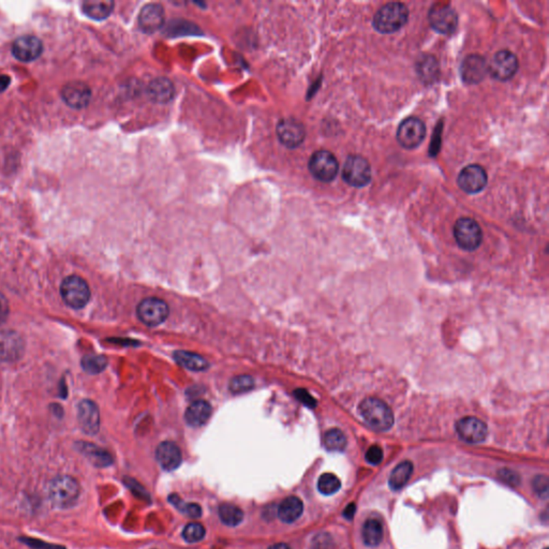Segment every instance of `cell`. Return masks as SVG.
Here are the masks:
<instances>
[{
  "instance_id": "6da1fadb",
  "label": "cell",
  "mask_w": 549,
  "mask_h": 549,
  "mask_svg": "<svg viewBox=\"0 0 549 549\" xmlns=\"http://www.w3.org/2000/svg\"><path fill=\"white\" fill-rule=\"evenodd\" d=\"M359 414L371 429L386 431L394 425V414L389 406L378 398L369 397L359 404Z\"/></svg>"
},
{
  "instance_id": "7a4b0ae2",
  "label": "cell",
  "mask_w": 549,
  "mask_h": 549,
  "mask_svg": "<svg viewBox=\"0 0 549 549\" xmlns=\"http://www.w3.org/2000/svg\"><path fill=\"white\" fill-rule=\"evenodd\" d=\"M80 493V484L69 476H56L48 486V497L57 508H71L78 501Z\"/></svg>"
},
{
  "instance_id": "3957f363",
  "label": "cell",
  "mask_w": 549,
  "mask_h": 549,
  "mask_svg": "<svg viewBox=\"0 0 549 549\" xmlns=\"http://www.w3.org/2000/svg\"><path fill=\"white\" fill-rule=\"evenodd\" d=\"M408 18L409 11L404 4H387L374 16V26L382 34L395 33L406 25Z\"/></svg>"
},
{
  "instance_id": "277c9868",
  "label": "cell",
  "mask_w": 549,
  "mask_h": 549,
  "mask_svg": "<svg viewBox=\"0 0 549 549\" xmlns=\"http://www.w3.org/2000/svg\"><path fill=\"white\" fill-rule=\"evenodd\" d=\"M61 294L63 302L74 309L85 307L91 299L88 284L78 276H69L63 279Z\"/></svg>"
},
{
  "instance_id": "5b68a950",
  "label": "cell",
  "mask_w": 549,
  "mask_h": 549,
  "mask_svg": "<svg viewBox=\"0 0 549 549\" xmlns=\"http://www.w3.org/2000/svg\"><path fill=\"white\" fill-rule=\"evenodd\" d=\"M454 236L457 245L467 251L478 249L483 240L480 225L471 218H461L457 220L454 227Z\"/></svg>"
},
{
  "instance_id": "8992f818",
  "label": "cell",
  "mask_w": 549,
  "mask_h": 549,
  "mask_svg": "<svg viewBox=\"0 0 549 549\" xmlns=\"http://www.w3.org/2000/svg\"><path fill=\"white\" fill-rule=\"evenodd\" d=\"M169 312L168 304L156 297L143 299L136 308V314L139 320L150 327L163 324L169 317Z\"/></svg>"
},
{
  "instance_id": "52a82bcc",
  "label": "cell",
  "mask_w": 549,
  "mask_h": 549,
  "mask_svg": "<svg viewBox=\"0 0 549 549\" xmlns=\"http://www.w3.org/2000/svg\"><path fill=\"white\" fill-rule=\"evenodd\" d=\"M308 168L316 180L322 183H329L337 176L339 165L332 153L327 150H319L312 155Z\"/></svg>"
},
{
  "instance_id": "ba28073f",
  "label": "cell",
  "mask_w": 549,
  "mask_h": 549,
  "mask_svg": "<svg viewBox=\"0 0 549 549\" xmlns=\"http://www.w3.org/2000/svg\"><path fill=\"white\" fill-rule=\"evenodd\" d=\"M342 178L350 186L357 188L366 186L371 180L369 163L361 156L349 157L342 169Z\"/></svg>"
},
{
  "instance_id": "9c48e42d",
  "label": "cell",
  "mask_w": 549,
  "mask_h": 549,
  "mask_svg": "<svg viewBox=\"0 0 549 549\" xmlns=\"http://www.w3.org/2000/svg\"><path fill=\"white\" fill-rule=\"evenodd\" d=\"M426 127L421 119L416 117L404 119L397 131V140L402 148H416L424 141Z\"/></svg>"
},
{
  "instance_id": "30bf717a",
  "label": "cell",
  "mask_w": 549,
  "mask_h": 549,
  "mask_svg": "<svg viewBox=\"0 0 549 549\" xmlns=\"http://www.w3.org/2000/svg\"><path fill=\"white\" fill-rule=\"evenodd\" d=\"M277 136L280 143L288 148H297L303 144L306 130L301 121L294 118H284L278 123Z\"/></svg>"
},
{
  "instance_id": "8fae6325",
  "label": "cell",
  "mask_w": 549,
  "mask_h": 549,
  "mask_svg": "<svg viewBox=\"0 0 549 549\" xmlns=\"http://www.w3.org/2000/svg\"><path fill=\"white\" fill-rule=\"evenodd\" d=\"M457 435L467 443H482L488 436V429L483 421L473 416L461 419L456 423Z\"/></svg>"
},
{
  "instance_id": "7c38bea8",
  "label": "cell",
  "mask_w": 549,
  "mask_h": 549,
  "mask_svg": "<svg viewBox=\"0 0 549 549\" xmlns=\"http://www.w3.org/2000/svg\"><path fill=\"white\" fill-rule=\"evenodd\" d=\"M429 20L431 27L443 35H451L454 33L458 23L455 10L446 5H437L431 8Z\"/></svg>"
},
{
  "instance_id": "4fadbf2b",
  "label": "cell",
  "mask_w": 549,
  "mask_h": 549,
  "mask_svg": "<svg viewBox=\"0 0 549 549\" xmlns=\"http://www.w3.org/2000/svg\"><path fill=\"white\" fill-rule=\"evenodd\" d=\"M518 68L516 56L510 51H500L493 56L488 71L493 78L499 81H508L514 76Z\"/></svg>"
},
{
  "instance_id": "5bb4252c",
  "label": "cell",
  "mask_w": 549,
  "mask_h": 549,
  "mask_svg": "<svg viewBox=\"0 0 549 549\" xmlns=\"http://www.w3.org/2000/svg\"><path fill=\"white\" fill-rule=\"evenodd\" d=\"M458 185L465 193H480L487 185L486 171L478 165H468L459 174Z\"/></svg>"
},
{
  "instance_id": "9a60e30c",
  "label": "cell",
  "mask_w": 549,
  "mask_h": 549,
  "mask_svg": "<svg viewBox=\"0 0 549 549\" xmlns=\"http://www.w3.org/2000/svg\"><path fill=\"white\" fill-rule=\"evenodd\" d=\"M43 44L41 40L34 36H24L19 38L12 46V53L19 61L29 63L41 56Z\"/></svg>"
},
{
  "instance_id": "2e32d148",
  "label": "cell",
  "mask_w": 549,
  "mask_h": 549,
  "mask_svg": "<svg viewBox=\"0 0 549 549\" xmlns=\"http://www.w3.org/2000/svg\"><path fill=\"white\" fill-rule=\"evenodd\" d=\"M138 21L144 33H156L165 24V9L159 4H148L142 8Z\"/></svg>"
},
{
  "instance_id": "e0dca14e",
  "label": "cell",
  "mask_w": 549,
  "mask_h": 549,
  "mask_svg": "<svg viewBox=\"0 0 549 549\" xmlns=\"http://www.w3.org/2000/svg\"><path fill=\"white\" fill-rule=\"evenodd\" d=\"M63 101L73 108H83L88 106L91 99V91L82 82H71L61 91Z\"/></svg>"
},
{
  "instance_id": "ac0fdd59",
  "label": "cell",
  "mask_w": 549,
  "mask_h": 549,
  "mask_svg": "<svg viewBox=\"0 0 549 549\" xmlns=\"http://www.w3.org/2000/svg\"><path fill=\"white\" fill-rule=\"evenodd\" d=\"M78 419L81 429L88 435H96L99 431V409L95 402L91 401V400H84V401L81 402L78 404Z\"/></svg>"
},
{
  "instance_id": "d6986e66",
  "label": "cell",
  "mask_w": 549,
  "mask_h": 549,
  "mask_svg": "<svg viewBox=\"0 0 549 549\" xmlns=\"http://www.w3.org/2000/svg\"><path fill=\"white\" fill-rule=\"evenodd\" d=\"M24 350L22 338L11 331L0 333V361H16Z\"/></svg>"
},
{
  "instance_id": "ffe728a7",
  "label": "cell",
  "mask_w": 549,
  "mask_h": 549,
  "mask_svg": "<svg viewBox=\"0 0 549 549\" xmlns=\"http://www.w3.org/2000/svg\"><path fill=\"white\" fill-rule=\"evenodd\" d=\"M461 76L468 84L480 83L488 71L486 61L478 55H470L461 65Z\"/></svg>"
},
{
  "instance_id": "44dd1931",
  "label": "cell",
  "mask_w": 549,
  "mask_h": 549,
  "mask_svg": "<svg viewBox=\"0 0 549 549\" xmlns=\"http://www.w3.org/2000/svg\"><path fill=\"white\" fill-rule=\"evenodd\" d=\"M156 459L161 468L165 471H174L182 463V452L173 442H163L157 448Z\"/></svg>"
},
{
  "instance_id": "7402d4cb",
  "label": "cell",
  "mask_w": 549,
  "mask_h": 549,
  "mask_svg": "<svg viewBox=\"0 0 549 549\" xmlns=\"http://www.w3.org/2000/svg\"><path fill=\"white\" fill-rule=\"evenodd\" d=\"M148 96L156 103H168L175 96V87L169 78H156L148 84Z\"/></svg>"
},
{
  "instance_id": "603a6c76",
  "label": "cell",
  "mask_w": 549,
  "mask_h": 549,
  "mask_svg": "<svg viewBox=\"0 0 549 549\" xmlns=\"http://www.w3.org/2000/svg\"><path fill=\"white\" fill-rule=\"evenodd\" d=\"M210 414H212L210 404L205 400H197L187 409L185 419L190 426L200 427L207 423Z\"/></svg>"
},
{
  "instance_id": "cb8c5ba5",
  "label": "cell",
  "mask_w": 549,
  "mask_h": 549,
  "mask_svg": "<svg viewBox=\"0 0 549 549\" xmlns=\"http://www.w3.org/2000/svg\"><path fill=\"white\" fill-rule=\"evenodd\" d=\"M114 3L110 0H87L83 3V12L91 20L102 21L112 14Z\"/></svg>"
},
{
  "instance_id": "d4e9b609",
  "label": "cell",
  "mask_w": 549,
  "mask_h": 549,
  "mask_svg": "<svg viewBox=\"0 0 549 549\" xmlns=\"http://www.w3.org/2000/svg\"><path fill=\"white\" fill-rule=\"evenodd\" d=\"M304 504L299 498L289 497L280 503L278 516L284 523H292L302 516Z\"/></svg>"
},
{
  "instance_id": "484cf974",
  "label": "cell",
  "mask_w": 549,
  "mask_h": 549,
  "mask_svg": "<svg viewBox=\"0 0 549 549\" xmlns=\"http://www.w3.org/2000/svg\"><path fill=\"white\" fill-rule=\"evenodd\" d=\"M174 359L183 367L193 371H203L210 367V364L201 355L187 351H178L174 353Z\"/></svg>"
},
{
  "instance_id": "4316f807",
  "label": "cell",
  "mask_w": 549,
  "mask_h": 549,
  "mask_svg": "<svg viewBox=\"0 0 549 549\" xmlns=\"http://www.w3.org/2000/svg\"><path fill=\"white\" fill-rule=\"evenodd\" d=\"M412 471H414V465L410 461L399 463L389 476V487L393 491H399L410 480Z\"/></svg>"
},
{
  "instance_id": "83f0119b",
  "label": "cell",
  "mask_w": 549,
  "mask_h": 549,
  "mask_svg": "<svg viewBox=\"0 0 549 549\" xmlns=\"http://www.w3.org/2000/svg\"><path fill=\"white\" fill-rule=\"evenodd\" d=\"M383 538V527L376 519H369L363 527V540L368 546H378Z\"/></svg>"
},
{
  "instance_id": "f1b7e54d",
  "label": "cell",
  "mask_w": 549,
  "mask_h": 549,
  "mask_svg": "<svg viewBox=\"0 0 549 549\" xmlns=\"http://www.w3.org/2000/svg\"><path fill=\"white\" fill-rule=\"evenodd\" d=\"M324 446L329 452H342L347 446L346 436L340 429H329L324 435Z\"/></svg>"
},
{
  "instance_id": "f546056e",
  "label": "cell",
  "mask_w": 549,
  "mask_h": 549,
  "mask_svg": "<svg viewBox=\"0 0 549 549\" xmlns=\"http://www.w3.org/2000/svg\"><path fill=\"white\" fill-rule=\"evenodd\" d=\"M219 517L225 525L234 527L242 523L244 519V513L233 504H222L219 508Z\"/></svg>"
},
{
  "instance_id": "4dcf8cb0",
  "label": "cell",
  "mask_w": 549,
  "mask_h": 549,
  "mask_svg": "<svg viewBox=\"0 0 549 549\" xmlns=\"http://www.w3.org/2000/svg\"><path fill=\"white\" fill-rule=\"evenodd\" d=\"M82 451L85 456L88 457L89 461L98 467H106V466L112 463V457L110 456V454L106 451L97 448V446L84 443L82 446Z\"/></svg>"
},
{
  "instance_id": "1f68e13d",
  "label": "cell",
  "mask_w": 549,
  "mask_h": 549,
  "mask_svg": "<svg viewBox=\"0 0 549 549\" xmlns=\"http://www.w3.org/2000/svg\"><path fill=\"white\" fill-rule=\"evenodd\" d=\"M342 487L339 478L333 473H324L318 481V489L322 495L331 496L337 493Z\"/></svg>"
},
{
  "instance_id": "d6a6232c",
  "label": "cell",
  "mask_w": 549,
  "mask_h": 549,
  "mask_svg": "<svg viewBox=\"0 0 549 549\" xmlns=\"http://www.w3.org/2000/svg\"><path fill=\"white\" fill-rule=\"evenodd\" d=\"M108 366V359L103 355H86L82 359V367L91 374H98L103 371Z\"/></svg>"
},
{
  "instance_id": "836d02e7",
  "label": "cell",
  "mask_w": 549,
  "mask_h": 549,
  "mask_svg": "<svg viewBox=\"0 0 549 549\" xmlns=\"http://www.w3.org/2000/svg\"><path fill=\"white\" fill-rule=\"evenodd\" d=\"M170 502L175 506L180 512L186 514L187 516L191 517V518H199L202 515V508L200 506L195 503H187V502L183 501L178 496L171 495L169 497Z\"/></svg>"
},
{
  "instance_id": "e575fe53",
  "label": "cell",
  "mask_w": 549,
  "mask_h": 549,
  "mask_svg": "<svg viewBox=\"0 0 549 549\" xmlns=\"http://www.w3.org/2000/svg\"><path fill=\"white\" fill-rule=\"evenodd\" d=\"M255 386V380L252 376H234L230 382V391L233 394H244L246 391H251Z\"/></svg>"
},
{
  "instance_id": "d590c367",
  "label": "cell",
  "mask_w": 549,
  "mask_h": 549,
  "mask_svg": "<svg viewBox=\"0 0 549 549\" xmlns=\"http://www.w3.org/2000/svg\"><path fill=\"white\" fill-rule=\"evenodd\" d=\"M205 536V528L199 523H190L185 527L183 538L188 543H197Z\"/></svg>"
},
{
  "instance_id": "8d00e7d4",
  "label": "cell",
  "mask_w": 549,
  "mask_h": 549,
  "mask_svg": "<svg viewBox=\"0 0 549 549\" xmlns=\"http://www.w3.org/2000/svg\"><path fill=\"white\" fill-rule=\"evenodd\" d=\"M419 71H420L421 76L427 80L433 78L435 74L437 73V63L436 59L427 57L426 59H423L420 63V67H419Z\"/></svg>"
},
{
  "instance_id": "74e56055",
  "label": "cell",
  "mask_w": 549,
  "mask_h": 549,
  "mask_svg": "<svg viewBox=\"0 0 549 549\" xmlns=\"http://www.w3.org/2000/svg\"><path fill=\"white\" fill-rule=\"evenodd\" d=\"M533 488L535 493L543 499L548 497V478L547 476H538L533 480Z\"/></svg>"
},
{
  "instance_id": "f35d334b",
  "label": "cell",
  "mask_w": 549,
  "mask_h": 549,
  "mask_svg": "<svg viewBox=\"0 0 549 549\" xmlns=\"http://www.w3.org/2000/svg\"><path fill=\"white\" fill-rule=\"evenodd\" d=\"M383 459V451L380 446H372L366 452V461L371 465H379Z\"/></svg>"
},
{
  "instance_id": "ab89813d",
  "label": "cell",
  "mask_w": 549,
  "mask_h": 549,
  "mask_svg": "<svg viewBox=\"0 0 549 549\" xmlns=\"http://www.w3.org/2000/svg\"><path fill=\"white\" fill-rule=\"evenodd\" d=\"M295 397L297 398V399L299 400V401L302 402V404H305V406H309V408H314V406H317V401L316 399H314V397H312V395H310L309 393H308L306 389H297V391H294Z\"/></svg>"
},
{
  "instance_id": "60d3db41",
  "label": "cell",
  "mask_w": 549,
  "mask_h": 549,
  "mask_svg": "<svg viewBox=\"0 0 549 549\" xmlns=\"http://www.w3.org/2000/svg\"><path fill=\"white\" fill-rule=\"evenodd\" d=\"M9 316V304L4 294L0 293V324H3Z\"/></svg>"
},
{
  "instance_id": "b9f144b4",
  "label": "cell",
  "mask_w": 549,
  "mask_h": 549,
  "mask_svg": "<svg viewBox=\"0 0 549 549\" xmlns=\"http://www.w3.org/2000/svg\"><path fill=\"white\" fill-rule=\"evenodd\" d=\"M500 476H501L502 480L506 481L508 484L517 485L519 483L518 476L514 471H510V470H501L500 471Z\"/></svg>"
},
{
  "instance_id": "7bdbcfd3",
  "label": "cell",
  "mask_w": 549,
  "mask_h": 549,
  "mask_svg": "<svg viewBox=\"0 0 549 549\" xmlns=\"http://www.w3.org/2000/svg\"><path fill=\"white\" fill-rule=\"evenodd\" d=\"M10 82V76H0V93H4L9 87Z\"/></svg>"
},
{
  "instance_id": "ee69618b",
  "label": "cell",
  "mask_w": 549,
  "mask_h": 549,
  "mask_svg": "<svg viewBox=\"0 0 549 549\" xmlns=\"http://www.w3.org/2000/svg\"><path fill=\"white\" fill-rule=\"evenodd\" d=\"M355 510H356V508H355L354 503L349 504L346 510H344V516L346 518L352 519L353 516H354Z\"/></svg>"
},
{
  "instance_id": "f6af8a7d",
  "label": "cell",
  "mask_w": 549,
  "mask_h": 549,
  "mask_svg": "<svg viewBox=\"0 0 549 549\" xmlns=\"http://www.w3.org/2000/svg\"><path fill=\"white\" fill-rule=\"evenodd\" d=\"M268 549H291L290 547L288 546V545L284 544V543H279V544H274L272 545V546H270Z\"/></svg>"
},
{
  "instance_id": "bcb514c9",
  "label": "cell",
  "mask_w": 549,
  "mask_h": 549,
  "mask_svg": "<svg viewBox=\"0 0 549 549\" xmlns=\"http://www.w3.org/2000/svg\"><path fill=\"white\" fill-rule=\"evenodd\" d=\"M545 549H549V548H545Z\"/></svg>"
}]
</instances>
